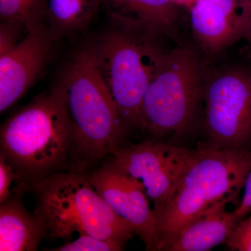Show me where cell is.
Here are the masks:
<instances>
[{
    "instance_id": "14",
    "label": "cell",
    "mask_w": 251,
    "mask_h": 251,
    "mask_svg": "<svg viewBox=\"0 0 251 251\" xmlns=\"http://www.w3.org/2000/svg\"><path fill=\"white\" fill-rule=\"evenodd\" d=\"M21 193L0 204V251H35L48 237L44 220L28 211L21 201Z\"/></svg>"
},
{
    "instance_id": "10",
    "label": "cell",
    "mask_w": 251,
    "mask_h": 251,
    "mask_svg": "<svg viewBox=\"0 0 251 251\" xmlns=\"http://www.w3.org/2000/svg\"><path fill=\"white\" fill-rule=\"evenodd\" d=\"M85 174L112 210L134 227L146 250L153 251L156 216L142 186L108 160Z\"/></svg>"
},
{
    "instance_id": "4",
    "label": "cell",
    "mask_w": 251,
    "mask_h": 251,
    "mask_svg": "<svg viewBox=\"0 0 251 251\" xmlns=\"http://www.w3.org/2000/svg\"><path fill=\"white\" fill-rule=\"evenodd\" d=\"M31 191L36 196L34 212L45 222L48 237L68 242L76 232L125 248L137 234L133 226L112 210L85 173L58 172L34 185Z\"/></svg>"
},
{
    "instance_id": "3",
    "label": "cell",
    "mask_w": 251,
    "mask_h": 251,
    "mask_svg": "<svg viewBox=\"0 0 251 251\" xmlns=\"http://www.w3.org/2000/svg\"><path fill=\"white\" fill-rule=\"evenodd\" d=\"M251 169V149L196 150L173 196L156 213L153 251H166L181 229L213 206L234 202Z\"/></svg>"
},
{
    "instance_id": "1",
    "label": "cell",
    "mask_w": 251,
    "mask_h": 251,
    "mask_svg": "<svg viewBox=\"0 0 251 251\" xmlns=\"http://www.w3.org/2000/svg\"><path fill=\"white\" fill-rule=\"evenodd\" d=\"M0 142L20 192L54 173L72 171L74 128L59 82L2 124Z\"/></svg>"
},
{
    "instance_id": "9",
    "label": "cell",
    "mask_w": 251,
    "mask_h": 251,
    "mask_svg": "<svg viewBox=\"0 0 251 251\" xmlns=\"http://www.w3.org/2000/svg\"><path fill=\"white\" fill-rule=\"evenodd\" d=\"M54 38L42 23L24 35L0 44V111L11 108L29 90L45 67Z\"/></svg>"
},
{
    "instance_id": "11",
    "label": "cell",
    "mask_w": 251,
    "mask_h": 251,
    "mask_svg": "<svg viewBox=\"0 0 251 251\" xmlns=\"http://www.w3.org/2000/svg\"><path fill=\"white\" fill-rule=\"evenodd\" d=\"M249 0H194L191 25L199 45L215 54L245 36Z\"/></svg>"
},
{
    "instance_id": "8",
    "label": "cell",
    "mask_w": 251,
    "mask_h": 251,
    "mask_svg": "<svg viewBox=\"0 0 251 251\" xmlns=\"http://www.w3.org/2000/svg\"><path fill=\"white\" fill-rule=\"evenodd\" d=\"M196 150L161 142L121 145L108 161L142 186L153 202L155 214L173 196Z\"/></svg>"
},
{
    "instance_id": "7",
    "label": "cell",
    "mask_w": 251,
    "mask_h": 251,
    "mask_svg": "<svg viewBox=\"0 0 251 251\" xmlns=\"http://www.w3.org/2000/svg\"><path fill=\"white\" fill-rule=\"evenodd\" d=\"M203 97L209 145L251 149V72L236 69L216 74L203 89Z\"/></svg>"
},
{
    "instance_id": "13",
    "label": "cell",
    "mask_w": 251,
    "mask_h": 251,
    "mask_svg": "<svg viewBox=\"0 0 251 251\" xmlns=\"http://www.w3.org/2000/svg\"><path fill=\"white\" fill-rule=\"evenodd\" d=\"M226 203L213 206L184 226L167 251H210L226 243L239 220Z\"/></svg>"
},
{
    "instance_id": "6",
    "label": "cell",
    "mask_w": 251,
    "mask_h": 251,
    "mask_svg": "<svg viewBox=\"0 0 251 251\" xmlns=\"http://www.w3.org/2000/svg\"><path fill=\"white\" fill-rule=\"evenodd\" d=\"M202 96L199 63L192 50L179 47L167 52L144 97L140 128L156 136L183 131Z\"/></svg>"
},
{
    "instance_id": "5",
    "label": "cell",
    "mask_w": 251,
    "mask_h": 251,
    "mask_svg": "<svg viewBox=\"0 0 251 251\" xmlns=\"http://www.w3.org/2000/svg\"><path fill=\"white\" fill-rule=\"evenodd\" d=\"M155 38L122 27L109 31L92 46L125 128H140L144 97L166 58L167 52L156 45Z\"/></svg>"
},
{
    "instance_id": "20",
    "label": "cell",
    "mask_w": 251,
    "mask_h": 251,
    "mask_svg": "<svg viewBox=\"0 0 251 251\" xmlns=\"http://www.w3.org/2000/svg\"><path fill=\"white\" fill-rule=\"evenodd\" d=\"M243 189L244 194L242 200L234 210V214L240 221L251 212V169L247 175Z\"/></svg>"
},
{
    "instance_id": "19",
    "label": "cell",
    "mask_w": 251,
    "mask_h": 251,
    "mask_svg": "<svg viewBox=\"0 0 251 251\" xmlns=\"http://www.w3.org/2000/svg\"><path fill=\"white\" fill-rule=\"evenodd\" d=\"M17 176L13 166L4 155L0 154V203L5 202L14 196L11 191V186L16 183Z\"/></svg>"
},
{
    "instance_id": "18",
    "label": "cell",
    "mask_w": 251,
    "mask_h": 251,
    "mask_svg": "<svg viewBox=\"0 0 251 251\" xmlns=\"http://www.w3.org/2000/svg\"><path fill=\"white\" fill-rule=\"evenodd\" d=\"M226 244L231 250L251 251V216L239 221Z\"/></svg>"
},
{
    "instance_id": "16",
    "label": "cell",
    "mask_w": 251,
    "mask_h": 251,
    "mask_svg": "<svg viewBox=\"0 0 251 251\" xmlns=\"http://www.w3.org/2000/svg\"><path fill=\"white\" fill-rule=\"evenodd\" d=\"M43 0H0L1 24L27 30L41 23Z\"/></svg>"
},
{
    "instance_id": "12",
    "label": "cell",
    "mask_w": 251,
    "mask_h": 251,
    "mask_svg": "<svg viewBox=\"0 0 251 251\" xmlns=\"http://www.w3.org/2000/svg\"><path fill=\"white\" fill-rule=\"evenodd\" d=\"M179 5L176 0H105L103 6L121 27L156 37L173 30Z\"/></svg>"
},
{
    "instance_id": "2",
    "label": "cell",
    "mask_w": 251,
    "mask_h": 251,
    "mask_svg": "<svg viewBox=\"0 0 251 251\" xmlns=\"http://www.w3.org/2000/svg\"><path fill=\"white\" fill-rule=\"evenodd\" d=\"M59 82L74 128L72 171L86 173L121 146L125 125L92 46L73 58Z\"/></svg>"
},
{
    "instance_id": "15",
    "label": "cell",
    "mask_w": 251,
    "mask_h": 251,
    "mask_svg": "<svg viewBox=\"0 0 251 251\" xmlns=\"http://www.w3.org/2000/svg\"><path fill=\"white\" fill-rule=\"evenodd\" d=\"M105 0H43L42 23L54 39L84 30L97 16Z\"/></svg>"
},
{
    "instance_id": "21",
    "label": "cell",
    "mask_w": 251,
    "mask_h": 251,
    "mask_svg": "<svg viewBox=\"0 0 251 251\" xmlns=\"http://www.w3.org/2000/svg\"><path fill=\"white\" fill-rule=\"evenodd\" d=\"M249 6H250V11H249V21H248L247 30L244 36L247 38L249 42L251 43V0H249Z\"/></svg>"
},
{
    "instance_id": "17",
    "label": "cell",
    "mask_w": 251,
    "mask_h": 251,
    "mask_svg": "<svg viewBox=\"0 0 251 251\" xmlns=\"http://www.w3.org/2000/svg\"><path fill=\"white\" fill-rule=\"evenodd\" d=\"M125 248L107 239H99L90 234H79L75 241H68L61 247L49 249L52 251H120Z\"/></svg>"
}]
</instances>
